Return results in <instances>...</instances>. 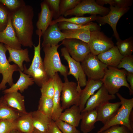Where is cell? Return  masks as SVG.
<instances>
[{"instance_id": "35", "label": "cell", "mask_w": 133, "mask_h": 133, "mask_svg": "<svg viewBox=\"0 0 133 133\" xmlns=\"http://www.w3.org/2000/svg\"><path fill=\"white\" fill-rule=\"evenodd\" d=\"M41 95L52 99L54 92V82L53 78H49L41 87Z\"/></svg>"}, {"instance_id": "26", "label": "cell", "mask_w": 133, "mask_h": 133, "mask_svg": "<svg viewBox=\"0 0 133 133\" xmlns=\"http://www.w3.org/2000/svg\"><path fill=\"white\" fill-rule=\"evenodd\" d=\"M82 117L80 129L83 133H88L95 128V124L97 122V114L96 110L81 112Z\"/></svg>"}, {"instance_id": "11", "label": "cell", "mask_w": 133, "mask_h": 133, "mask_svg": "<svg viewBox=\"0 0 133 133\" xmlns=\"http://www.w3.org/2000/svg\"><path fill=\"white\" fill-rule=\"evenodd\" d=\"M88 44L90 53L96 56L115 46L112 39L107 36L100 30L91 32Z\"/></svg>"}, {"instance_id": "10", "label": "cell", "mask_w": 133, "mask_h": 133, "mask_svg": "<svg viewBox=\"0 0 133 133\" xmlns=\"http://www.w3.org/2000/svg\"><path fill=\"white\" fill-rule=\"evenodd\" d=\"M62 41L71 57L77 61L82 62L90 53L88 44L80 40L66 38Z\"/></svg>"}, {"instance_id": "28", "label": "cell", "mask_w": 133, "mask_h": 133, "mask_svg": "<svg viewBox=\"0 0 133 133\" xmlns=\"http://www.w3.org/2000/svg\"><path fill=\"white\" fill-rule=\"evenodd\" d=\"M17 130L22 133H33V121L32 112L22 115L14 120Z\"/></svg>"}, {"instance_id": "25", "label": "cell", "mask_w": 133, "mask_h": 133, "mask_svg": "<svg viewBox=\"0 0 133 133\" xmlns=\"http://www.w3.org/2000/svg\"><path fill=\"white\" fill-rule=\"evenodd\" d=\"M81 113L79 106L74 105L65 109L62 113L59 119L77 127L79 126L81 119Z\"/></svg>"}, {"instance_id": "24", "label": "cell", "mask_w": 133, "mask_h": 133, "mask_svg": "<svg viewBox=\"0 0 133 133\" xmlns=\"http://www.w3.org/2000/svg\"><path fill=\"white\" fill-rule=\"evenodd\" d=\"M99 59L107 66L116 67L124 57L120 54L116 46L97 55Z\"/></svg>"}, {"instance_id": "46", "label": "cell", "mask_w": 133, "mask_h": 133, "mask_svg": "<svg viewBox=\"0 0 133 133\" xmlns=\"http://www.w3.org/2000/svg\"><path fill=\"white\" fill-rule=\"evenodd\" d=\"M51 127L52 133H63L57 126L55 121L52 120Z\"/></svg>"}, {"instance_id": "15", "label": "cell", "mask_w": 133, "mask_h": 133, "mask_svg": "<svg viewBox=\"0 0 133 133\" xmlns=\"http://www.w3.org/2000/svg\"><path fill=\"white\" fill-rule=\"evenodd\" d=\"M40 6L41 11L36 24L37 29L36 33H41L42 36L52 20L53 14L45 0L40 3Z\"/></svg>"}, {"instance_id": "32", "label": "cell", "mask_w": 133, "mask_h": 133, "mask_svg": "<svg viewBox=\"0 0 133 133\" xmlns=\"http://www.w3.org/2000/svg\"><path fill=\"white\" fill-rule=\"evenodd\" d=\"M59 28L61 30L85 29L91 32L100 30V28L97 24L91 22L84 25H78L66 22H61L58 23Z\"/></svg>"}, {"instance_id": "4", "label": "cell", "mask_w": 133, "mask_h": 133, "mask_svg": "<svg viewBox=\"0 0 133 133\" xmlns=\"http://www.w3.org/2000/svg\"><path fill=\"white\" fill-rule=\"evenodd\" d=\"M116 94L120 100L121 106L114 117L104 125L97 132H102L113 125H120L126 126L133 133V127L131 125L130 121V115L133 110V98L127 99L118 93Z\"/></svg>"}, {"instance_id": "6", "label": "cell", "mask_w": 133, "mask_h": 133, "mask_svg": "<svg viewBox=\"0 0 133 133\" xmlns=\"http://www.w3.org/2000/svg\"><path fill=\"white\" fill-rule=\"evenodd\" d=\"M81 64L88 79L94 80H101L108 67L99 59L97 56L90 53Z\"/></svg>"}, {"instance_id": "16", "label": "cell", "mask_w": 133, "mask_h": 133, "mask_svg": "<svg viewBox=\"0 0 133 133\" xmlns=\"http://www.w3.org/2000/svg\"><path fill=\"white\" fill-rule=\"evenodd\" d=\"M53 78L54 82V92L52 98L53 108L51 119L55 121L59 119L63 110L60 103L61 95L63 82L58 73H55Z\"/></svg>"}, {"instance_id": "22", "label": "cell", "mask_w": 133, "mask_h": 133, "mask_svg": "<svg viewBox=\"0 0 133 133\" xmlns=\"http://www.w3.org/2000/svg\"><path fill=\"white\" fill-rule=\"evenodd\" d=\"M2 99L8 106L23 114L27 113L25 109V97L18 91L5 94Z\"/></svg>"}, {"instance_id": "42", "label": "cell", "mask_w": 133, "mask_h": 133, "mask_svg": "<svg viewBox=\"0 0 133 133\" xmlns=\"http://www.w3.org/2000/svg\"><path fill=\"white\" fill-rule=\"evenodd\" d=\"M50 9L53 14V17L55 19L60 17V4L61 0H45Z\"/></svg>"}, {"instance_id": "14", "label": "cell", "mask_w": 133, "mask_h": 133, "mask_svg": "<svg viewBox=\"0 0 133 133\" xmlns=\"http://www.w3.org/2000/svg\"><path fill=\"white\" fill-rule=\"evenodd\" d=\"M116 98L115 95L109 94L103 84L97 91L88 100L84 109L81 112L96 109L103 104Z\"/></svg>"}, {"instance_id": "34", "label": "cell", "mask_w": 133, "mask_h": 133, "mask_svg": "<svg viewBox=\"0 0 133 133\" xmlns=\"http://www.w3.org/2000/svg\"><path fill=\"white\" fill-rule=\"evenodd\" d=\"M116 47L120 54L124 57L132 55L133 52V40L131 36L124 40H117Z\"/></svg>"}, {"instance_id": "44", "label": "cell", "mask_w": 133, "mask_h": 133, "mask_svg": "<svg viewBox=\"0 0 133 133\" xmlns=\"http://www.w3.org/2000/svg\"><path fill=\"white\" fill-rule=\"evenodd\" d=\"M131 0H105V4H109L110 5L117 6L121 8L129 7L132 4Z\"/></svg>"}, {"instance_id": "20", "label": "cell", "mask_w": 133, "mask_h": 133, "mask_svg": "<svg viewBox=\"0 0 133 133\" xmlns=\"http://www.w3.org/2000/svg\"><path fill=\"white\" fill-rule=\"evenodd\" d=\"M11 15V14L6 27L3 31L0 32V42L3 43L12 48L21 50L22 45L12 24Z\"/></svg>"}, {"instance_id": "12", "label": "cell", "mask_w": 133, "mask_h": 133, "mask_svg": "<svg viewBox=\"0 0 133 133\" xmlns=\"http://www.w3.org/2000/svg\"><path fill=\"white\" fill-rule=\"evenodd\" d=\"M109 9L110 11L106 15L97 16L96 20L101 24H108L113 29L114 36L117 40L120 39L116 30L117 23L121 17L128 11L130 7L121 8L110 5Z\"/></svg>"}, {"instance_id": "3", "label": "cell", "mask_w": 133, "mask_h": 133, "mask_svg": "<svg viewBox=\"0 0 133 133\" xmlns=\"http://www.w3.org/2000/svg\"><path fill=\"white\" fill-rule=\"evenodd\" d=\"M127 72L124 69L108 66L101 80L109 94L115 95L122 86H125L130 90L126 77Z\"/></svg>"}, {"instance_id": "37", "label": "cell", "mask_w": 133, "mask_h": 133, "mask_svg": "<svg viewBox=\"0 0 133 133\" xmlns=\"http://www.w3.org/2000/svg\"><path fill=\"white\" fill-rule=\"evenodd\" d=\"M81 0H61L60 4V16H64L66 12L74 8Z\"/></svg>"}, {"instance_id": "18", "label": "cell", "mask_w": 133, "mask_h": 133, "mask_svg": "<svg viewBox=\"0 0 133 133\" xmlns=\"http://www.w3.org/2000/svg\"><path fill=\"white\" fill-rule=\"evenodd\" d=\"M33 129V133H52L51 119L37 110L32 112Z\"/></svg>"}, {"instance_id": "2", "label": "cell", "mask_w": 133, "mask_h": 133, "mask_svg": "<svg viewBox=\"0 0 133 133\" xmlns=\"http://www.w3.org/2000/svg\"><path fill=\"white\" fill-rule=\"evenodd\" d=\"M61 45V44L56 45H46L43 47L44 53V66L49 78H53L58 72L64 77H67L68 75V67L62 63L57 50Z\"/></svg>"}, {"instance_id": "23", "label": "cell", "mask_w": 133, "mask_h": 133, "mask_svg": "<svg viewBox=\"0 0 133 133\" xmlns=\"http://www.w3.org/2000/svg\"><path fill=\"white\" fill-rule=\"evenodd\" d=\"M4 45L9 53V56L8 59V62H14L18 66L20 70L23 72V62L28 63L30 61L28 49L17 50L11 48L6 45Z\"/></svg>"}, {"instance_id": "8", "label": "cell", "mask_w": 133, "mask_h": 133, "mask_svg": "<svg viewBox=\"0 0 133 133\" xmlns=\"http://www.w3.org/2000/svg\"><path fill=\"white\" fill-rule=\"evenodd\" d=\"M64 79L61 97L63 110L74 105L79 106L80 92L82 89L78 87L77 83L69 81L67 77H64Z\"/></svg>"}, {"instance_id": "7", "label": "cell", "mask_w": 133, "mask_h": 133, "mask_svg": "<svg viewBox=\"0 0 133 133\" xmlns=\"http://www.w3.org/2000/svg\"><path fill=\"white\" fill-rule=\"evenodd\" d=\"M109 11V8L98 5L95 0H81L74 8L66 12L64 16L66 17L74 15L80 17L85 14H89L103 16L106 15Z\"/></svg>"}, {"instance_id": "1", "label": "cell", "mask_w": 133, "mask_h": 133, "mask_svg": "<svg viewBox=\"0 0 133 133\" xmlns=\"http://www.w3.org/2000/svg\"><path fill=\"white\" fill-rule=\"evenodd\" d=\"M34 15L33 7L29 5H25L11 12L12 26L19 41L24 47L31 48L34 46L32 40Z\"/></svg>"}, {"instance_id": "40", "label": "cell", "mask_w": 133, "mask_h": 133, "mask_svg": "<svg viewBox=\"0 0 133 133\" xmlns=\"http://www.w3.org/2000/svg\"><path fill=\"white\" fill-rule=\"evenodd\" d=\"M0 2L11 12L14 11L26 5L24 1L21 0H0Z\"/></svg>"}, {"instance_id": "30", "label": "cell", "mask_w": 133, "mask_h": 133, "mask_svg": "<svg viewBox=\"0 0 133 133\" xmlns=\"http://www.w3.org/2000/svg\"><path fill=\"white\" fill-rule=\"evenodd\" d=\"M23 114L9 107L0 98V119L14 121Z\"/></svg>"}, {"instance_id": "13", "label": "cell", "mask_w": 133, "mask_h": 133, "mask_svg": "<svg viewBox=\"0 0 133 133\" xmlns=\"http://www.w3.org/2000/svg\"><path fill=\"white\" fill-rule=\"evenodd\" d=\"M61 56L67 62L69 68L68 75H73L76 79L78 87L85 86L87 80L80 62L72 58L66 48H62L61 50Z\"/></svg>"}, {"instance_id": "29", "label": "cell", "mask_w": 133, "mask_h": 133, "mask_svg": "<svg viewBox=\"0 0 133 133\" xmlns=\"http://www.w3.org/2000/svg\"><path fill=\"white\" fill-rule=\"evenodd\" d=\"M63 33L65 38L75 39L80 40L88 44L90 40L91 31L85 29L64 30Z\"/></svg>"}, {"instance_id": "5", "label": "cell", "mask_w": 133, "mask_h": 133, "mask_svg": "<svg viewBox=\"0 0 133 133\" xmlns=\"http://www.w3.org/2000/svg\"><path fill=\"white\" fill-rule=\"evenodd\" d=\"M38 35L39 36L38 43L37 46H33L34 55L31 64L28 68H27L25 65H24V70L23 72L32 77L34 83L41 87L49 78L45 71L43 61L41 55L42 35L40 34Z\"/></svg>"}, {"instance_id": "9", "label": "cell", "mask_w": 133, "mask_h": 133, "mask_svg": "<svg viewBox=\"0 0 133 133\" xmlns=\"http://www.w3.org/2000/svg\"><path fill=\"white\" fill-rule=\"evenodd\" d=\"M7 51L5 45L0 42V74L2 76L0 83V90L5 89L7 83L10 86L14 83L13 78V73L15 71H18L19 69L16 64L11 65L9 63L6 56Z\"/></svg>"}, {"instance_id": "41", "label": "cell", "mask_w": 133, "mask_h": 133, "mask_svg": "<svg viewBox=\"0 0 133 133\" xmlns=\"http://www.w3.org/2000/svg\"><path fill=\"white\" fill-rule=\"evenodd\" d=\"M15 130L17 129L14 121L0 119V133H10Z\"/></svg>"}, {"instance_id": "31", "label": "cell", "mask_w": 133, "mask_h": 133, "mask_svg": "<svg viewBox=\"0 0 133 133\" xmlns=\"http://www.w3.org/2000/svg\"><path fill=\"white\" fill-rule=\"evenodd\" d=\"M97 17V15H92L87 17H75L67 18L63 16H60L57 19L52 20L50 25L64 21L77 25H84L89 23L92 21L96 20Z\"/></svg>"}, {"instance_id": "45", "label": "cell", "mask_w": 133, "mask_h": 133, "mask_svg": "<svg viewBox=\"0 0 133 133\" xmlns=\"http://www.w3.org/2000/svg\"><path fill=\"white\" fill-rule=\"evenodd\" d=\"M126 79L127 81L129 83L130 90L129 91L130 95L133 94V73L127 72Z\"/></svg>"}, {"instance_id": "27", "label": "cell", "mask_w": 133, "mask_h": 133, "mask_svg": "<svg viewBox=\"0 0 133 133\" xmlns=\"http://www.w3.org/2000/svg\"><path fill=\"white\" fill-rule=\"evenodd\" d=\"M20 76L18 80L14 83L11 87L5 89L3 92L4 94L7 93L18 92L19 90L21 93L23 92L25 90L27 89L30 86L33 85L34 82L33 79L29 75L24 73L19 69Z\"/></svg>"}, {"instance_id": "21", "label": "cell", "mask_w": 133, "mask_h": 133, "mask_svg": "<svg viewBox=\"0 0 133 133\" xmlns=\"http://www.w3.org/2000/svg\"><path fill=\"white\" fill-rule=\"evenodd\" d=\"M101 80H94L88 79L85 87L81 89L80 95L79 107L81 111L84 109L86 103L89 98L95 92L99 89L103 85Z\"/></svg>"}, {"instance_id": "36", "label": "cell", "mask_w": 133, "mask_h": 133, "mask_svg": "<svg viewBox=\"0 0 133 133\" xmlns=\"http://www.w3.org/2000/svg\"><path fill=\"white\" fill-rule=\"evenodd\" d=\"M12 12L0 2V32L6 27Z\"/></svg>"}, {"instance_id": "33", "label": "cell", "mask_w": 133, "mask_h": 133, "mask_svg": "<svg viewBox=\"0 0 133 133\" xmlns=\"http://www.w3.org/2000/svg\"><path fill=\"white\" fill-rule=\"evenodd\" d=\"M53 108L52 99L41 95L39 101L37 110L51 118Z\"/></svg>"}, {"instance_id": "38", "label": "cell", "mask_w": 133, "mask_h": 133, "mask_svg": "<svg viewBox=\"0 0 133 133\" xmlns=\"http://www.w3.org/2000/svg\"><path fill=\"white\" fill-rule=\"evenodd\" d=\"M116 67L119 69L123 68L127 72L133 73V55H131L124 57Z\"/></svg>"}, {"instance_id": "39", "label": "cell", "mask_w": 133, "mask_h": 133, "mask_svg": "<svg viewBox=\"0 0 133 133\" xmlns=\"http://www.w3.org/2000/svg\"><path fill=\"white\" fill-rule=\"evenodd\" d=\"M55 123L57 126L63 133H80L76 127L71 125L59 119L57 120Z\"/></svg>"}, {"instance_id": "17", "label": "cell", "mask_w": 133, "mask_h": 133, "mask_svg": "<svg viewBox=\"0 0 133 133\" xmlns=\"http://www.w3.org/2000/svg\"><path fill=\"white\" fill-rule=\"evenodd\" d=\"M121 106L120 101L114 103L109 102L105 103L95 110L97 114V122H101L103 125L115 116Z\"/></svg>"}, {"instance_id": "43", "label": "cell", "mask_w": 133, "mask_h": 133, "mask_svg": "<svg viewBox=\"0 0 133 133\" xmlns=\"http://www.w3.org/2000/svg\"><path fill=\"white\" fill-rule=\"evenodd\" d=\"M97 133H133L126 126L120 125L112 126L107 129Z\"/></svg>"}, {"instance_id": "19", "label": "cell", "mask_w": 133, "mask_h": 133, "mask_svg": "<svg viewBox=\"0 0 133 133\" xmlns=\"http://www.w3.org/2000/svg\"><path fill=\"white\" fill-rule=\"evenodd\" d=\"M42 36V47L46 45H57L60 42L65 39L63 33L59 28L58 23L50 25Z\"/></svg>"}]
</instances>
